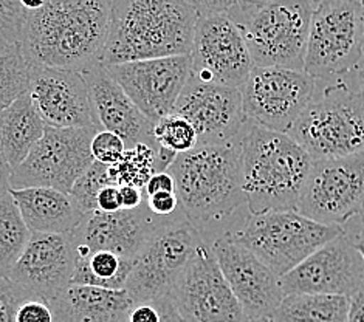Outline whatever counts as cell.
<instances>
[{
	"instance_id": "cell-1",
	"label": "cell",
	"mask_w": 364,
	"mask_h": 322,
	"mask_svg": "<svg viewBox=\"0 0 364 322\" xmlns=\"http://www.w3.org/2000/svg\"><path fill=\"white\" fill-rule=\"evenodd\" d=\"M110 10V0L44 2L25 10L19 45L33 65L82 73L100 64Z\"/></svg>"
},
{
	"instance_id": "cell-2",
	"label": "cell",
	"mask_w": 364,
	"mask_h": 322,
	"mask_svg": "<svg viewBox=\"0 0 364 322\" xmlns=\"http://www.w3.org/2000/svg\"><path fill=\"white\" fill-rule=\"evenodd\" d=\"M197 22L194 2L115 0L112 2L104 67L136 60L189 56Z\"/></svg>"
},
{
	"instance_id": "cell-3",
	"label": "cell",
	"mask_w": 364,
	"mask_h": 322,
	"mask_svg": "<svg viewBox=\"0 0 364 322\" xmlns=\"http://www.w3.org/2000/svg\"><path fill=\"white\" fill-rule=\"evenodd\" d=\"M239 146L250 214L296 211L314 159L287 134L257 124L247 130Z\"/></svg>"
},
{
	"instance_id": "cell-4",
	"label": "cell",
	"mask_w": 364,
	"mask_h": 322,
	"mask_svg": "<svg viewBox=\"0 0 364 322\" xmlns=\"http://www.w3.org/2000/svg\"><path fill=\"white\" fill-rule=\"evenodd\" d=\"M168 172L176 180L180 211L197 228L245 203L239 143L198 144L177 155Z\"/></svg>"
},
{
	"instance_id": "cell-5",
	"label": "cell",
	"mask_w": 364,
	"mask_h": 322,
	"mask_svg": "<svg viewBox=\"0 0 364 322\" xmlns=\"http://www.w3.org/2000/svg\"><path fill=\"white\" fill-rule=\"evenodd\" d=\"M316 2H223L225 16L244 38L255 67L304 70L310 19Z\"/></svg>"
},
{
	"instance_id": "cell-6",
	"label": "cell",
	"mask_w": 364,
	"mask_h": 322,
	"mask_svg": "<svg viewBox=\"0 0 364 322\" xmlns=\"http://www.w3.org/2000/svg\"><path fill=\"white\" fill-rule=\"evenodd\" d=\"M311 159L364 154V95L341 80L321 90L287 134Z\"/></svg>"
},
{
	"instance_id": "cell-7",
	"label": "cell",
	"mask_w": 364,
	"mask_h": 322,
	"mask_svg": "<svg viewBox=\"0 0 364 322\" xmlns=\"http://www.w3.org/2000/svg\"><path fill=\"white\" fill-rule=\"evenodd\" d=\"M344 232L343 226L321 225L298 211H273L250 214L232 236L282 277Z\"/></svg>"
},
{
	"instance_id": "cell-8",
	"label": "cell",
	"mask_w": 364,
	"mask_h": 322,
	"mask_svg": "<svg viewBox=\"0 0 364 322\" xmlns=\"http://www.w3.org/2000/svg\"><path fill=\"white\" fill-rule=\"evenodd\" d=\"M363 42V2L321 0L310 19L302 72L316 82L340 80L364 59Z\"/></svg>"
},
{
	"instance_id": "cell-9",
	"label": "cell",
	"mask_w": 364,
	"mask_h": 322,
	"mask_svg": "<svg viewBox=\"0 0 364 322\" xmlns=\"http://www.w3.org/2000/svg\"><path fill=\"white\" fill-rule=\"evenodd\" d=\"M197 22L191 47L194 77L240 89L255 68L248 48L222 6L223 2H194Z\"/></svg>"
},
{
	"instance_id": "cell-10",
	"label": "cell",
	"mask_w": 364,
	"mask_h": 322,
	"mask_svg": "<svg viewBox=\"0 0 364 322\" xmlns=\"http://www.w3.org/2000/svg\"><path fill=\"white\" fill-rule=\"evenodd\" d=\"M364 203V154L311 161L296 211L328 226H343Z\"/></svg>"
},
{
	"instance_id": "cell-11",
	"label": "cell",
	"mask_w": 364,
	"mask_h": 322,
	"mask_svg": "<svg viewBox=\"0 0 364 322\" xmlns=\"http://www.w3.org/2000/svg\"><path fill=\"white\" fill-rule=\"evenodd\" d=\"M97 129L46 127L27 159L11 173V189L50 188L70 195L72 188L95 163L90 144Z\"/></svg>"
},
{
	"instance_id": "cell-12",
	"label": "cell",
	"mask_w": 364,
	"mask_h": 322,
	"mask_svg": "<svg viewBox=\"0 0 364 322\" xmlns=\"http://www.w3.org/2000/svg\"><path fill=\"white\" fill-rule=\"evenodd\" d=\"M203 242L197 226L172 217L155 231L135 264L124 290L132 301L171 296L197 247Z\"/></svg>"
},
{
	"instance_id": "cell-13",
	"label": "cell",
	"mask_w": 364,
	"mask_h": 322,
	"mask_svg": "<svg viewBox=\"0 0 364 322\" xmlns=\"http://www.w3.org/2000/svg\"><path fill=\"white\" fill-rule=\"evenodd\" d=\"M318 82L307 73L282 67H255L240 87L248 119L277 134H289L314 100Z\"/></svg>"
},
{
	"instance_id": "cell-14",
	"label": "cell",
	"mask_w": 364,
	"mask_h": 322,
	"mask_svg": "<svg viewBox=\"0 0 364 322\" xmlns=\"http://www.w3.org/2000/svg\"><path fill=\"white\" fill-rule=\"evenodd\" d=\"M183 322H245L247 316L203 240L171 291Z\"/></svg>"
},
{
	"instance_id": "cell-15",
	"label": "cell",
	"mask_w": 364,
	"mask_h": 322,
	"mask_svg": "<svg viewBox=\"0 0 364 322\" xmlns=\"http://www.w3.org/2000/svg\"><path fill=\"white\" fill-rule=\"evenodd\" d=\"M364 285L363 257L348 232L335 237L281 277L289 294H321L352 298Z\"/></svg>"
},
{
	"instance_id": "cell-16",
	"label": "cell",
	"mask_w": 364,
	"mask_h": 322,
	"mask_svg": "<svg viewBox=\"0 0 364 322\" xmlns=\"http://www.w3.org/2000/svg\"><path fill=\"white\" fill-rule=\"evenodd\" d=\"M106 68L138 110L154 123L171 115L193 72L189 56L136 60Z\"/></svg>"
},
{
	"instance_id": "cell-17",
	"label": "cell",
	"mask_w": 364,
	"mask_h": 322,
	"mask_svg": "<svg viewBox=\"0 0 364 322\" xmlns=\"http://www.w3.org/2000/svg\"><path fill=\"white\" fill-rule=\"evenodd\" d=\"M211 247L225 281L247 319L270 318L285 298L281 277L234 239L232 232H225Z\"/></svg>"
},
{
	"instance_id": "cell-18",
	"label": "cell",
	"mask_w": 364,
	"mask_h": 322,
	"mask_svg": "<svg viewBox=\"0 0 364 322\" xmlns=\"http://www.w3.org/2000/svg\"><path fill=\"white\" fill-rule=\"evenodd\" d=\"M172 113L189 121L198 136V144L231 143L248 121L239 89L205 82L193 75Z\"/></svg>"
},
{
	"instance_id": "cell-19",
	"label": "cell",
	"mask_w": 364,
	"mask_h": 322,
	"mask_svg": "<svg viewBox=\"0 0 364 322\" xmlns=\"http://www.w3.org/2000/svg\"><path fill=\"white\" fill-rule=\"evenodd\" d=\"M168 220L155 217L147 210L146 202L134 211L114 214L95 211L85 215L81 225L70 234L75 256L80 259L95 251H110L135 260L155 231Z\"/></svg>"
},
{
	"instance_id": "cell-20",
	"label": "cell",
	"mask_w": 364,
	"mask_h": 322,
	"mask_svg": "<svg viewBox=\"0 0 364 322\" xmlns=\"http://www.w3.org/2000/svg\"><path fill=\"white\" fill-rule=\"evenodd\" d=\"M28 97L48 127L100 130L87 82L80 72L33 65Z\"/></svg>"
},
{
	"instance_id": "cell-21",
	"label": "cell",
	"mask_w": 364,
	"mask_h": 322,
	"mask_svg": "<svg viewBox=\"0 0 364 322\" xmlns=\"http://www.w3.org/2000/svg\"><path fill=\"white\" fill-rule=\"evenodd\" d=\"M75 265L70 234H31L6 277L27 296L51 302L72 284Z\"/></svg>"
},
{
	"instance_id": "cell-22",
	"label": "cell",
	"mask_w": 364,
	"mask_h": 322,
	"mask_svg": "<svg viewBox=\"0 0 364 322\" xmlns=\"http://www.w3.org/2000/svg\"><path fill=\"white\" fill-rule=\"evenodd\" d=\"M82 76L89 87L92 109L100 130L118 135L124 141L126 149H132L136 144L159 147L154 140L155 123L138 110L106 67L97 64L82 72Z\"/></svg>"
},
{
	"instance_id": "cell-23",
	"label": "cell",
	"mask_w": 364,
	"mask_h": 322,
	"mask_svg": "<svg viewBox=\"0 0 364 322\" xmlns=\"http://www.w3.org/2000/svg\"><path fill=\"white\" fill-rule=\"evenodd\" d=\"M10 194L31 234H72L85 217L70 195L56 189H10Z\"/></svg>"
},
{
	"instance_id": "cell-24",
	"label": "cell",
	"mask_w": 364,
	"mask_h": 322,
	"mask_svg": "<svg viewBox=\"0 0 364 322\" xmlns=\"http://www.w3.org/2000/svg\"><path fill=\"white\" fill-rule=\"evenodd\" d=\"M48 304L56 322H124L134 301L126 290L70 284Z\"/></svg>"
},
{
	"instance_id": "cell-25",
	"label": "cell",
	"mask_w": 364,
	"mask_h": 322,
	"mask_svg": "<svg viewBox=\"0 0 364 322\" xmlns=\"http://www.w3.org/2000/svg\"><path fill=\"white\" fill-rule=\"evenodd\" d=\"M46 127L28 93L0 112V151L13 171L27 159Z\"/></svg>"
},
{
	"instance_id": "cell-26",
	"label": "cell",
	"mask_w": 364,
	"mask_h": 322,
	"mask_svg": "<svg viewBox=\"0 0 364 322\" xmlns=\"http://www.w3.org/2000/svg\"><path fill=\"white\" fill-rule=\"evenodd\" d=\"M350 299L344 296L289 294L273 315L272 322H348Z\"/></svg>"
},
{
	"instance_id": "cell-27",
	"label": "cell",
	"mask_w": 364,
	"mask_h": 322,
	"mask_svg": "<svg viewBox=\"0 0 364 322\" xmlns=\"http://www.w3.org/2000/svg\"><path fill=\"white\" fill-rule=\"evenodd\" d=\"M135 260L110 251H95L76 259L72 284L97 286L104 290H124Z\"/></svg>"
},
{
	"instance_id": "cell-28",
	"label": "cell",
	"mask_w": 364,
	"mask_h": 322,
	"mask_svg": "<svg viewBox=\"0 0 364 322\" xmlns=\"http://www.w3.org/2000/svg\"><path fill=\"white\" fill-rule=\"evenodd\" d=\"M31 232L8 193L0 198V276L6 277L27 248Z\"/></svg>"
},
{
	"instance_id": "cell-29",
	"label": "cell",
	"mask_w": 364,
	"mask_h": 322,
	"mask_svg": "<svg viewBox=\"0 0 364 322\" xmlns=\"http://www.w3.org/2000/svg\"><path fill=\"white\" fill-rule=\"evenodd\" d=\"M31 70L19 42L0 50V112L28 93Z\"/></svg>"
},
{
	"instance_id": "cell-30",
	"label": "cell",
	"mask_w": 364,
	"mask_h": 322,
	"mask_svg": "<svg viewBox=\"0 0 364 322\" xmlns=\"http://www.w3.org/2000/svg\"><path fill=\"white\" fill-rule=\"evenodd\" d=\"M160 147L136 144L126 149L123 159L109 166V178L114 186H134L144 189L146 183L157 173V155Z\"/></svg>"
},
{
	"instance_id": "cell-31",
	"label": "cell",
	"mask_w": 364,
	"mask_h": 322,
	"mask_svg": "<svg viewBox=\"0 0 364 322\" xmlns=\"http://www.w3.org/2000/svg\"><path fill=\"white\" fill-rule=\"evenodd\" d=\"M154 140L161 149L176 155L186 154L198 146V136L194 127L176 113L163 117L154 124Z\"/></svg>"
},
{
	"instance_id": "cell-32",
	"label": "cell",
	"mask_w": 364,
	"mask_h": 322,
	"mask_svg": "<svg viewBox=\"0 0 364 322\" xmlns=\"http://www.w3.org/2000/svg\"><path fill=\"white\" fill-rule=\"evenodd\" d=\"M109 178V166L95 161L92 166L85 171L82 176L77 178V181L72 188L70 197L75 200L77 208L89 215L97 211V198L100 190L104 186H110Z\"/></svg>"
},
{
	"instance_id": "cell-33",
	"label": "cell",
	"mask_w": 364,
	"mask_h": 322,
	"mask_svg": "<svg viewBox=\"0 0 364 322\" xmlns=\"http://www.w3.org/2000/svg\"><path fill=\"white\" fill-rule=\"evenodd\" d=\"M124 322H183L171 296L135 301L127 310Z\"/></svg>"
},
{
	"instance_id": "cell-34",
	"label": "cell",
	"mask_w": 364,
	"mask_h": 322,
	"mask_svg": "<svg viewBox=\"0 0 364 322\" xmlns=\"http://www.w3.org/2000/svg\"><path fill=\"white\" fill-rule=\"evenodd\" d=\"M23 13L21 0H0V50L19 42Z\"/></svg>"
},
{
	"instance_id": "cell-35",
	"label": "cell",
	"mask_w": 364,
	"mask_h": 322,
	"mask_svg": "<svg viewBox=\"0 0 364 322\" xmlns=\"http://www.w3.org/2000/svg\"><path fill=\"white\" fill-rule=\"evenodd\" d=\"M90 152L95 161L106 164V166H112V164H115L123 159L126 152V144L118 135L107 132V130H100L93 136Z\"/></svg>"
},
{
	"instance_id": "cell-36",
	"label": "cell",
	"mask_w": 364,
	"mask_h": 322,
	"mask_svg": "<svg viewBox=\"0 0 364 322\" xmlns=\"http://www.w3.org/2000/svg\"><path fill=\"white\" fill-rule=\"evenodd\" d=\"M16 322H56V318L46 299L25 296L17 307Z\"/></svg>"
},
{
	"instance_id": "cell-37",
	"label": "cell",
	"mask_w": 364,
	"mask_h": 322,
	"mask_svg": "<svg viewBox=\"0 0 364 322\" xmlns=\"http://www.w3.org/2000/svg\"><path fill=\"white\" fill-rule=\"evenodd\" d=\"M25 296L8 277L0 276V322H16L17 307Z\"/></svg>"
},
{
	"instance_id": "cell-38",
	"label": "cell",
	"mask_w": 364,
	"mask_h": 322,
	"mask_svg": "<svg viewBox=\"0 0 364 322\" xmlns=\"http://www.w3.org/2000/svg\"><path fill=\"white\" fill-rule=\"evenodd\" d=\"M147 210L160 219H171L180 210V203L176 193H159L144 197Z\"/></svg>"
},
{
	"instance_id": "cell-39",
	"label": "cell",
	"mask_w": 364,
	"mask_h": 322,
	"mask_svg": "<svg viewBox=\"0 0 364 322\" xmlns=\"http://www.w3.org/2000/svg\"><path fill=\"white\" fill-rule=\"evenodd\" d=\"M97 211L102 214H114L118 211H123V205H121V194L118 186H104L97 198Z\"/></svg>"
},
{
	"instance_id": "cell-40",
	"label": "cell",
	"mask_w": 364,
	"mask_h": 322,
	"mask_svg": "<svg viewBox=\"0 0 364 322\" xmlns=\"http://www.w3.org/2000/svg\"><path fill=\"white\" fill-rule=\"evenodd\" d=\"M143 193L144 197H149L159 193H176V180L168 171L157 172L146 183Z\"/></svg>"
},
{
	"instance_id": "cell-41",
	"label": "cell",
	"mask_w": 364,
	"mask_h": 322,
	"mask_svg": "<svg viewBox=\"0 0 364 322\" xmlns=\"http://www.w3.org/2000/svg\"><path fill=\"white\" fill-rule=\"evenodd\" d=\"M121 205H123V211H134L138 210L144 202V193L143 189H138L134 186H121Z\"/></svg>"
},
{
	"instance_id": "cell-42",
	"label": "cell",
	"mask_w": 364,
	"mask_h": 322,
	"mask_svg": "<svg viewBox=\"0 0 364 322\" xmlns=\"http://www.w3.org/2000/svg\"><path fill=\"white\" fill-rule=\"evenodd\" d=\"M348 322H364V285L350 298Z\"/></svg>"
},
{
	"instance_id": "cell-43",
	"label": "cell",
	"mask_w": 364,
	"mask_h": 322,
	"mask_svg": "<svg viewBox=\"0 0 364 322\" xmlns=\"http://www.w3.org/2000/svg\"><path fill=\"white\" fill-rule=\"evenodd\" d=\"M11 173H13V169L10 168V164L6 163L2 151H0V198L10 193Z\"/></svg>"
},
{
	"instance_id": "cell-44",
	"label": "cell",
	"mask_w": 364,
	"mask_h": 322,
	"mask_svg": "<svg viewBox=\"0 0 364 322\" xmlns=\"http://www.w3.org/2000/svg\"><path fill=\"white\" fill-rule=\"evenodd\" d=\"M350 239L353 242V247L357 248V251L361 254L363 264H364V228L358 234H355V236H350Z\"/></svg>"
},
{
	"instance_id": "cell-45",
	"label": "cell",
	"mask_w": 364,
	"mask_h": 322,
	"mask_svg": "<svg viewBox=\"0 0 364 322\" xmlns=\"http://www.w3.org/2000/svg\"><path fill=\"white\" fill-rule=\"evenodd\" d=\"M357 81H358V85H360V89H361V92H363V95H364V65L358 68Z\"/></svg>"
},
{
	"instance_id": "cell-46",
	"label": "cell",
	"mask_w": 364,
	"mask_h": 322,
	"mask_svg": "<svg viewBox=\"0 0 364 322\" xmlns=\"http://www.w3.org/2000/svg\"><path fill=\"white\" fill-rule=\"evenodd\" d=\"M245 322H272L268 318H259V319H247Z\"/></svg>"
},
{
	"instance_id": "cell-47",
	"label": "cell",
	"mask_w": 364,
	"mask_h": 322,
	"mask_svg": "<svg viewBox=\"0 0 364 322\" xmlns=\"http://www.w3.org/2000/svg\"><path fill=\"white\" fill-rule=\"evenodd\" d=\"M363 39H364V2H363ZM363 53H364V42H363Z\"/></svg>"
},
{
	"instance_id": "cell-48",
	"label": "cell",
	"mask_w": 364,
	"mask_h": 322,
	"mask_svg": "<svg viewBox=\"0 0 364 322\" xmlns=\"http://www.w3.org/2000/svg\"><path fill=\"white\" fill-rule=\"evenodd\" d=\"M358 217H360V219H361V220H363V223H364V203H363V208H361V211H360Z\"/></svg>"
}]
</instances>
